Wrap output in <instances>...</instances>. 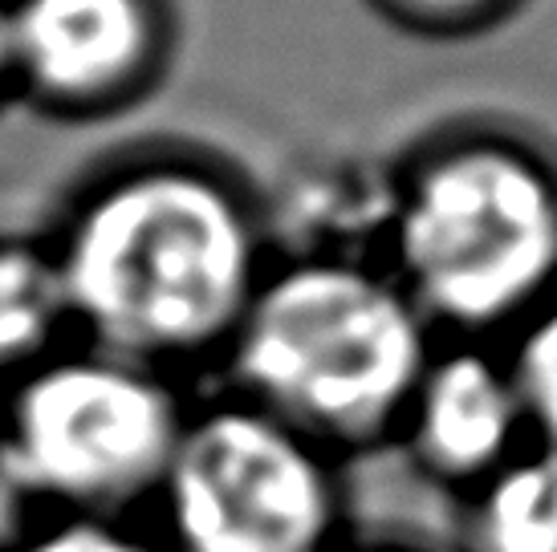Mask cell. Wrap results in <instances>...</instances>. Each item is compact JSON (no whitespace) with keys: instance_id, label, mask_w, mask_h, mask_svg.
Masks as SVG:
<instances>
[{"instance_id":"cell-1","label":"cell","mask_w":557,"mask_h":552,"mask_svg":"<svg viewBox=\"0 0 557 552\" xmlns=\"http://www.w3.org/2000/svg\"><path fill=\"white\" fill-rule=\"evenodd\" d=\"M53 256L94 350L159 374L228 353L264 280L233 191L175 167L98 191Z\"/></svg>"},{"instance_id":"cell-2","label":"cell","mask_w":557,"mask_h":552,"mask_svg":"<svg viewBox=\"0 0 557 552\" xmlns=\"http://www.w3.org/2000/svg\"><path fill=\"white\" fill-rule=\"evenodd\" d=\"M432 353L395 276L325 256L264 276L224 362L236 399L346 463L395 447Z\"/></svg>"},{"instance_id":"cell-3","label":"cell","mask_w":557,"mask_h":552,"mask_svg":"<svg viewBox=\"0 0 557 552\" xmlns=\"http://www.w3.org/2000/svg\"><path fill=\"white\" fill-rule=\"evenodd\" d=\"M391 240L395 280L432 329H517L557 292V184L512 147H456L416 171Z\"/></svg>"},{"instance_id":"cell-4","label":"cell","mask_w":557,"mask_h":552,"mask_svg":"<svg viewBox=\"0 0 557 552\" xmlns=\"http://www.w3.org/2000/svg\"><path fill=\"white\" fill-rule=\"evenodd\" d=\"M187 414L171 374L90 346L13 382L0 423L46 512L135 520L168 476Z\"/></svg>"},{"instance_id":"cell-5","label":"cell","mask_w":557,"mask_h":552,"mask_svg":"<svg viewBox=\"0 0 557 552\" xmlns=\"http://www.w3.org/2000/svg\"><path fill=\"white\" fill-rule=\"evenodd\" d=\"M147 516L163 552H334L346 540L342 463L228 394L191 406Z\"/></svg>"},{"instance_id":"cell-6","label":"cell","mask_w":557,"mask_h":552,"mask_svg":"<svg viewBox=\"0 0 557 552\" xmlns=\"http://www.w3.org/2000/svg\"><path fill=\"white\" fill-rule=\"evenodd\" d=\"M416 476L465 500L529 447L505 353L480 341L435 346L395 435Z\"/></svg>"},{"instance_id":"cell-7","label":"cell","mask_w":557,"mask_h":552,"mask_svg":"<svg viewBox=\"0 0 557 552\" xmlns=\"http://www.w3.org/2000/svg\"><path fill=\"white\" fill-rule=\"evenodd\" d=\"M151 46L143 0H13V70L53 98H102Z\"/></svg>"},{"instance_id":"cell-8","label":"cell","mask_w":557,"mask_h":552,"mask_svg":"<svg viewBox=\"0 0 557 552\" xmlns=\"http://www.w3.org/2000/svg\"><path fill=\"white\" fill-rule=\"evenodd\" d=\"M456 552H557V451L529 443L456 500Z\"/></svg>"},{"instance_id":"cell-9","label":"cell","mask_w":557,"mask_h":552,"mask_svg":"<svg viewBox=\"0 0 557 552\" xmlns=\"http://www.w3.org/2000/svg\"><path fill=\"white\" fill-rule=\"evenodd\" d=\"M74 325L70 292L53 252L29 244H0V378L25 374L62 353Z\"/></svg>"},{"instance_id":"cell-10","label":"cell","mask_w":557,"mask_h":552,"mask_svg":"<svg viewBox=\"0 0 557 552\" xmlns=\"http://www.w3.org/2000/svg\"><path fill=\"white\" fill-rule=\"evenodd\" d=\"M500 353L525 414L529 443L557 451V292L512 329Z\"/></svg>"},{"instance_id":"cell-11","label":"cell","mask_w":557,"mask_h":552,"mask_svg":"<svg viewBox=\"0 0 557 552\" xmlns=\"http://www.w3.org/2000/svg\"><path fill=\"white\" fill-rule=\"evenodd\" d=\"M16 552H163L151 528L126 516L46 512V520L16 544Z\"/></svg>"},{"instance_id":"cell-12","label":"cell","mask_w":557,"mask_h":552,"mask_svg":"<svg viewBox=\"0 0 557 552\" xmlns=\"http://www.w3.org/2000/svg\"><path fill=\"white\" fill-rule=\"evenodd\" d=\"M46 520V507L21 472L9 430L0 423V552H16V544Z\"/></svg>"},{"instance_id":"cell-13","label":"cell","mask_w":557,"mask_h":552,"mask_svg":"<svg viewBox=\"0 0 557 552\" xmlns=\"http://www.w3.org/2000/svg\"><path fill=\"white\" fill-rule=\"evenodd\" d=\"M403 9L423 16H435V21H451V16H465V13H480L488 9L493 0H399Z\"/></svg>"},{"instance_id":"cell-14","label":"cell","mask_w":557,"mask_h":552,"mask_svg":"<svg viewBox=\"0 0 557 552\" xmlns=\"http://www.w3.org/2000/svg\"><path fill=\"white\" fill-rule=\"evenodd\" d=\"M13 70V0H0V77Z\"/></svg>"},{"instance_id":"cell-15","label":"cell","mask_w":557,"mask_h":552,"mask_svg":"<svg viewBox=\"0 0 557 552\" xmlns=\"http://www.w3.org/2000/svg\"><path fill=\"white\" fill-rule=\"evenodd\" d=\"M334 552H428L419 544H407V540H342Z\"/></svg>"}]
</instances>
